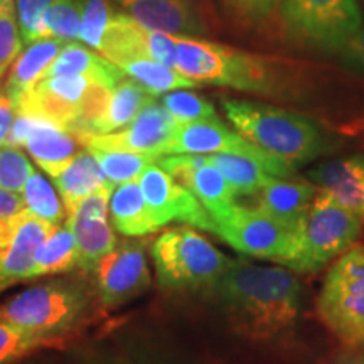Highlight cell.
Here are the masks:
<instances>
[{
    "instance_id": "obj_1",
    "label": "cell",
    "mask_w": 364,
    "mask_h": 364,
    "mask_svg": "<svg viewBox=\"0 0 364 364\" xmlns=\"http://www.w3.org/2000/svg\"><path fill=\"white\" fill-rule=\"evenodd\" d=\"M236 331L253 341H270L297 322L302 287L292 272L231 260L215 289Z\"/></svg>"
},
{
    "instance_id": "obj_2",
    "label": "cell",
    "mask_w": 364,
    "mask_h": 364,
    "mask_svg": "<svg viewBox=\"0 0 364 364\" xmlns=\"http://www.w3.org/2000/svg\"><path fill=\"white\" fill-rule=\"evenodd\" d=\"M223 112L236 132L272 156L299 167L327 156L336 140L311 118L272 105L226 98Z\"/></svg>"
},
{
    "instance_id": "obj_3",
    "label": "cell",
    "mask_w": 364,
    "mask_h": 364,
    "mask_svg": "<svg viewBox=\"0 0 364 364\" xmlns=\"http://www.w3.org/2000/svg\"><path fill=\"white\" fill-rule=\"evenodd\" d=\"M176 70L199 85L247 93L280 95L287 88L284 68L273 59L189 36H177Z\"/></svg>"
},
{
    "instance_id": "obj_4",
    "label": "cell",
    "mask_w": 364,
    "mask_h": 364,
    "mask_svg": "<svg viewBox=\"0 0 364 364\" xmlns=\"http://www.w3.org/2000/svg\"><path fill=\"white\" fill-rule=\"evenodd\" d=\"M97 292L80 280H51L0 304V318L34 334L71 338L90 316Z\"/></svg>"
},
{
    "instance_id": "obj_5",
    "label": "cell",
    "mask_w": 364,
    "mask_h": 364,
    "mask_svg": "<svg viewBox=\"0 0 364 364\" xmlns=\"http://www.w3.org/2000/svg\"><path fill=\"white\" fill-rule=\"evenodd\" d=\"M113 88L91 76H51L27 91L16 103V110L53 122L76 136L88 135L107 110Z\"/></svg>"
},
{
    "instance_id": "obj_6",
    "label": "cell",
    "mask_w": 364,
    "mask_h": 364,
    "mask_svg": "<svg viewBox=\"0 0 364 364\" xmlns=\"http://www.w3.org/2000/svg\"><path fill=\"white\" fill-rule=\"evenodd\" d=\"M150 257L161 285L172 292L213 290L231 262L189 225L162 231L152 241Z\"/></svg>"
},
{
    "instance_id": "obj_7",
    "label": "cell",
    "mask_w": 364,
    "mask_h": 364,
    "mask_svg": "<svg viewBox=\"0 0 364 364\" xmlns=\"http://www.w3.org/2000/svg\"><path fill=\"white\" fill-rule=\"evenodd\" d=\"M317 314L346 348L364 353V245L349 248L331 267Z\"/></svg>"
},
{
    "instance_id": "obj_8",
    "label": "cell",
    "mask_w": 364,
    "mask_h": 364,
    "mask_svg": "<svg viewBox=\"0 0 364 364\" xmlns=\"http://www.w3.org/2000/svg\"><path fill=\"white\" fill-rule=\"evenodd\" d=\"M302 221H287L258 206L235 204L215 225L216 235L236 252L289 267L302 243Z\"/></svg>"
},
{
    "instance_id": "obj_9",
    "label": "cell",
    "mask_w": 364,
    "mask_h": 364,
    "mask_svg": "<svg viewBox=\"0 0 364 364\" xmlns=\"http://www.w3.org/2000/svg\"><path fill=\"white\" fill-rule=\"evenodd\" d=\"M282 21L295 44L336 56L363 24L358 0H284Z\"/></svg>"
},
{
    "instance_id": "obj_10",
    "label": "cell",
    "mask_w": 364,
    "mask_h": 364,
    "mask_svg": "<svg viewBox=\"0 0 364 364\" xmlns=\"http://www.w3.org/2000/svg\"><path fill=\"white\" fill-rule=\"evenodd\" d=\"M361 235V218L343 206L334 196L318 193L302 221V243L289 268L314 273L353 248Z\"/></svg>"
},
{
    "instance_id": "obj_11",
    "label": "cell",
    "mask_w": 364,
    "mask_h": 364,
    "mask_svg": "<svg viewBox=\"0 0 364 364\" xmlns=\"http://www.w3.org/2000/svg\"><path fill=\"white\" fill-rule=\"evenodd\" d=\"M209 154H238L257 159L275 177H292L295 167L272 156L245 139L240 132L228 129L220 118L181 125L164 156H209Z\"/></svg>"
},
{
    "instance_id": "obj_12",
    "label": "cell",
    "mask_w": 364,
    "mask_h": 364,
    "mask_svg": "<svg viewBox=\"0 0 364 364\" xmlns=\"http://www.w3.org/2000/svg\"><path fill=\"white\" fill-rule=\"evenodd\" d=\"M136 179L142 188L150 220L156 230H161L172 221H179L216 235L215 220L208 209L188 188L177 182L157 162L150 164Z\"/></svg>"
},
{
    "instance_id": "obj_13",
    "label": "cell",
    "mask_w": 364,
    "mask_h": 364,
    "mask_svg": "<svg viewBox=\"0 0 364 364\" xmlns=\"http://www.w3.org/2000/svg\"><path fill=\"white\" fill-rule=\"evenodd\" d=\"M147 245L124 240L95 268V292L105 307H118L139 297L150 287Z\"/></svg>"
},
{
    "instance_id": "obj_14",
    "label": "cell",
    "mask_w": 364,
    "mask_h": 364,
    "mask_svg": "<svg viewBox=\"0 0 364 364\" xmlns=\"http://www.w3.org/2000/svg\"><path fill=\"white\" fill-rule=\"evenodd\" d=\"M179 127L164 105L154 98L125 129L105 135H83L78 140L86 149L127 150L162 157Z\"/></svg>"
},
{
    "instance_id": "obj_15",
    "label": "cell",
    "mask_w": 364,
    "mask_h": 364,
    "mask_svg": "<svg viewBox=\"0 0 364 364\" xmlns=\"http://www.w3.org/2000/svg\"><path fill=\"white\" fill-rule=\"evenodd\" d=\"M157 164L201 201L213 220L236 204L230 182L208 156H162Z\"/></svg>"
},
{
    "instance_id": "obj_16",
    "label": "cell",
    "mask_w": 364,
    "mask_h": 364,
    "mask_svg": "<svg viewBox=\"0 0 364 364\" xmlns=\"http://www.w3.org/2000/svg\"><path fill=\"white\" fill-rule=\"evenodd\" d=\"M53 226L26 209L17 221L0 230V289L31 280L36 252Z\"/></svg>"
},
{
    "instance_id": "obj_17",
    "label": "cell",
    "mask_w": 364,
    "mask_h": 364,
    "mask_svg": "<svg viewBox=\"0 0 364 364\" xmlns=\"http://www.w3.org/2000/svg\"><path fill=\"white\" fill-rule=\"evenodd\" d=\"M115 4L149 31L174 36L203 34L206 31L196 0H115Z\"/></svg>"
},
{
    "instance_id": "obj_18",
    "label": "cell",
    "mask_w": 364,
    "mask_h": 364,
    "mask_svg": "<svg viewBox=\"0 0 364 364\" xmlns=\"http://www.w3.org/2000/svg\"><path fill=\"white\" fill-rule=\"evenodd\" d=\"M309 181L364 220V156L336 159L309 171Z\"/></svg>"
},
{
    "instance_id": "obj_19",
    "label": "cell",
    "mask_w": 364,
    "mask_h": 364,
    "mask_svg": "<svg viewBox=\"0 0 364 364\" xmlns=\"http://www.w3.org/2000/svg\"><path fill=\"white\" fill-rule=\"evenodd\" d=\"M33 117V115H31ZM78 136L44 118L33 117L24 149L46 174L54 177L78 154Z\"/></svg>"
},
{
    "instance_id": "obj_20",
    "label": "cell",
    "mask_w": 364,
    "mask_h": 364,
    "mask_svg": "<svg viewBox=\"0 0 364 364\" xmlns=\"http://www.w3.org/2000/svg\"><path fill=\"white\" fill-rule=\"evenodd\" d=\"M68 43L58 38H43L27 44L22 49L12 66L9 68V75L2 91L16 105L24 97L27 91L34 88V85L43 78L46 70L56 59Z\"/></svg>"
},
{
    "instance_id": "obj_21",
    "label": "cell",
    "mask_w": 364,
    "mask_h": 364,
    "mask_svg": "<svg viewBox=\"0 0 364 364\" xmlns=\"http://www.w3.org/2000/svg\"><path fill=\"white\" fill-rule=\"evenodd\" d=\"M51 179L54 181L59 196H61L68 216L78 208V204L83 199L110 182L100 167L97 159L86 147L80 150Z\"/></svg>"
},
{
    "instance_id": "obj_22",
    "label": "cell",
    "mask_w": 364,
    "mask_h": 364,
    "mask_svg": "<svg viewBox=\"0 0 364 364\" xmlns=\"http://www.w3.org/2000/svg\"><path fill=\"white\" fill-rule=\"evenodd\" d=\"M317 193L311 181L272 177L257 193V206L287 221H302Z\"/></svg>"
},
{
    "instance_id": "obj_23",
    "label": "cell",
    "mask_w": 364,
    "mask_h": 364,
    "mask_svg": "<svg viewBox=\"0 0 364 364\" xmlns=\"http://www.w3.org/2000/svg\"><path fill=\"white\" fill-rule=\"evenodd\" d=\"M65 75L91 76V78L102 81L112 88L127 76L120 68L105 59L102 54L91 51L90 48L78 43H68L46 70L43 78Z\"/></svg>"
},
{
    "instance_id": "obj_24",
    "label": "cell",
    "mask_w": 364,
    "mask_h": 364,
    "mask_svg": "<svg viewBox=\"0 0 364 364\" xmlns=\"http://www.w3.org/2000/svg\"><path fill=\"white\" fill-rule=\"evenodd\" d=\"M110 223L113 230L129 238H140L157 231L150 220L139 179L115 186L110 198Z\"/></svg>"
},
{
    "instance_id": "obj_25",
    "label": "cell",
    "mask_w": 364,
    "mask_h": 364,
    "mask_svg": "<svg viewBox=\"0 0 364 364\" xmlns=\"http://www.w3.org/2000/svg\"><path fill=\"white\" fill-rule=\"evenodd\" d=\"M66 225L71 228L78 247V268L93 273L100 260L118 243L108 216H70Z\"/></svg>"
},
{
    "instance_id": "obj_26",
    "label": "cell",
    "mask_w": 364,
    "mask_h": 364,
    "mask_svg": "<svg viewBox=\"0 0 364 364\" xmlns=\"http://www.w3.org/2000/svg\"><path fill=\"white\" fill-rule=\"evenodd\" d=\"M154 98L156 97L150 95L147 90H144L136 81L125 76L112 90V97L110 102H108L107 110L98 118L97 124L91 129V134L88 135H105L125 129L127 125H130L139 117V113Z\"/></svg>"
},
{
    "instance_id": "obj_27",
    "label": "cell",
    "mask_w": 364,
    "mask_h": 364,
    "mask_svg": "<svg viewBox=\"0 0 364 364\" xmlns=\"http://www.w3.org/2000/svg\"><path fill=\"white\" fill-rule=\"evenodd\" d=\"M75 268H78V247L71 228L68 225L53 226L36 252L31 280L71 272Z\"/></svg>"
},
{
    "instance_id": "obj_28",
    "label": "cell",
    "mask_w": 364,
    "mask_h": 364,
    "mask_svg": "<svg viewBox=\"0 0 364 364\" xmlns=\"http://www.w3.org/2000/svg\"><path fill=\"white\" fill-rule=\"evenodd\" d=\"M208 157L223 172L236 196L257 194L272 177H275L257 159L238 154H209Z\"/></svg>"
},
{
    "instance_id": "obj_29",
    "label": "cell",
    "mask_w": 364,
    "mask_h": 364,
    "mask_svg": "<svg viewBox=\"0 0 364 364\" xmlns=\"http://www.w3.org/2000/svg\"><path fill=\"white\" fill-rule=\"evenodd\" d=\"M122 71L129 78L136 81L144 90H147L150 95H154V97H159L162 93H169V91L196 88V86H199V83H196L194 80L184 76L176 68L166 66L162 63H157L149 58L135 59V61L127 63L122 68Z\"/></svg>"
},
{
    "instance_id": "obj_30",
    "label": "cell",
    "mask_w": 364,
    "mask_h": 364,
    "mask_svg": "<svg viewBox=\"0 0 364 364\" xmlns=\"http://www.w3.org/2000/svg\"><path fill=\"white\" fill-rule=\"evenodd\" d=\"M70 339L34 334L0 318V364H16L34 353L61 348Z\"/></svg>"
},
{
    "instance_id": "obj_31",
    "label": "cell",
    "mask_w": 364,
    "mask_h": 364,
    "mask_svg": "<svg viewBox=\"0 0 364 364\" xmlns=\"http://www.w3.org/2000/svg\"><path fill=\"white\" fill-rule=\"evenodd\" d=\"M22 199H24L27 211L43 221L54 226L63 223L66 209L61 196L41 172L34 171L27 179L22 191Z\"/></svg>"
},
{
    "instance_id": "obj_32",
    "label": "cell",
    "mask_w": 364,
    "mask_h": 364,
    "mask_svg": "<svg viewBox=\"0 0 364 364\" xmlns=\"http://www.w3.org/2000/svg\"><path fill=\"white\" fill-rule=\"evenodd\" d=\"M97 159L100 167L107 176V179L113 186L130 182L139 177L147 169L150 164L157 162V156L150 154L127 152V150H105V149H88Z\"/></svg>"
},
{
    "instance_id": "obj_33",
    "label": "cell",
    "mask_w": 364,
    "mask_h": 364,
    "mask_svg": "<svg viewBox=\"0 0 364 364\" xmlns=\"http://www.w3.org/2000/svg\"><path fill=\"white\" fill-rule=\"evenodd\" d=\"M85 0H53L44 16L43 38H58L71 43L80 39Z\"/></svg>"
},
{
    "instance_id": "obj_34",
    "label": "cell",
    "mask_w": 364,
    "mask_h": 364,
    "mask_svg": "<svg viewBox=\"0 0 364 364\" xmlns=\"http://www.w3.org/2000/svg\"><path fill=\"white\" fill-rule=\"evenodd\" d=\"M161 103L179 125L218 118L213 103H209L206 98L186 90H176L169 91V93H164Z\"/></svg>"
},
{
    "instance_id": "obj_35",
    "label": "cell",
    "mask_w": 364,
    "mask_h": 364,
    "mask_svg": "<svg viewBox=\"0 0 364 364\" xmlns=\"http://www.w3.org/2000/svg\"><path fill=\"white\" fill-rule=\"evenodd\" d=\"M113 4L115 0H85L80 39L93 51H98L108 24L117 11Z\"/></svg>"
},
{
    "instance_id": "obj_36",
    "label": "cell",
    "mask_w": 364,
    "mask_h": 364,
    "mask_svg": "<svg viewBox=\"0 0 364 364\" xmlns=\"http://www.w3.org/2000/svg\"><path fill=\"white\" fill-rule=\"evenodd\" d=\"M22 49L16 0H0V68H11Z\"/></svg>"
},
{
    "instance_id": "obj_37",
    "label": "cell",
    "mask_w": 364,
    "mask_h": 364,
    "mask_svg": "<svg viewBox=\"0 0 364 364\" xmlns=\"http://www.w3.org/2000/svg\"><path fill=\"white\" fill-rule=\"evenodd\" d=\"M33 172V164L21 149L11 145L0 147V189L22 194L26 182Z\"/></svg>"
},
{
    "instance_id": "obj_38",
    "label": "cell",
    "mask_w": 364,
    "mask_h": 364,
    "mask_svg": "<svg viewBox=\"0 0 364 364\" xmlns=\"http://www.w3.org/2000/svg\"><path fill=\"white\" fill-rule=\"evenodd\" d=\"M53 0H16L17 19L24 46L43 39L44 16Z\"/></svg>"
},
{
    "instance_id": "obj_39",
    "label": "cell",
    "mask_w": 364,
    "mask_h": 364,
    "mask_svg": "<svg viewBox=\"0 0 364 364\" xmlns=\"http://www.w3.org/2000/svg\"><path fill=\"white\" fill-rule=\"evenodd\" d=\"M145 46H147L150 59L166 66L176 68L177 36L162 33V31L145 29Z\"/></svg>"
},
{
    "instance_id": "obj_40",
    "label": "cell",
    "mask_w": 364,
    "mask_h": 364,
    "mask_svg": "<svg viewBox=\"0 0 364 364\" xmlns=\"http://www.w3.org/2000/svg\"><path fill=\"white\" fill-rule=\"evenodd\" d=\"M223 2L238 21L257 24L270 16L279 0H223Z\"/></svg>"
},
{
    "instance_id": "obj_41",
    "label": "cell",
    "mask_w": 364,
    "mask_h": 364,
    "mask_svg": "<svg viewBox=\"0 0 364 364\" xmlns=\"http://www.w3.org/2000/svg\"><path fill=\"white\" fill-rule=\"evenodd\" d=\"M336 58L346 70L364 76V24H361L356 33L346 41Z\"/></svg>"
},
{
    "instance_id": "obj_42",
    "label": "cell",
    "mask_w": 364,
    "mask_h": 364,
    "mask_svg": "<svg viewBox=\"0 0 364 364\" xmlns=\"http://www.w3.org/2000/svg\"><path fill=\"white\" fill-rule=\"evenodd\" d=\"M24 211L26 204L24 199H22V194L0 189V230L11 226Z\"/></svg>"
},
{
    "instance_id": "obj_43",
    "label": "cell",
    "mask_w": 364,
    "mask_h": 364,
    "mask_svg": "<svg viewBox=\"0 0 364 364\" xmlns=\"http://www.w3.org/2000/svg\"><path fill=\"white\" fill-rule=\"evenodd\" d=\"M17 115L16 105L4 91H0V147L6 145V140L14 124V118Z\"/></svg>"
},
{
    "instance_id": "obj_44",
    "label": "cell",
    "mask_w": 364,
    "mask_h": 364,
    "mask_svg": "<svg viewBox=\"0 0 364 364\" xmlns=\"http://www.w3.org/2000/svg\"><path fill=\"white\" fill-rule=\"evenodd\" d=\"M326 364H364V353L363 351H353L341 354V356L332 358L331 361Z\"/></svg>"
},
{
    "instance_id": "obj_45",
    "label": "cell",
    "mask_w": 364,
    "mask_h": 364,
    "mask_svg": "<svg viewBox=\"0 0 364 364\" xmlns=\"http://www.w3.org/2000/svg\"><path fill=\"white\" fill-rule=\"evenodd\" d=\"M7 70L9 68H0V91H2V78H4V75L7 73Z\"/></svg>"
}]
</instances>
